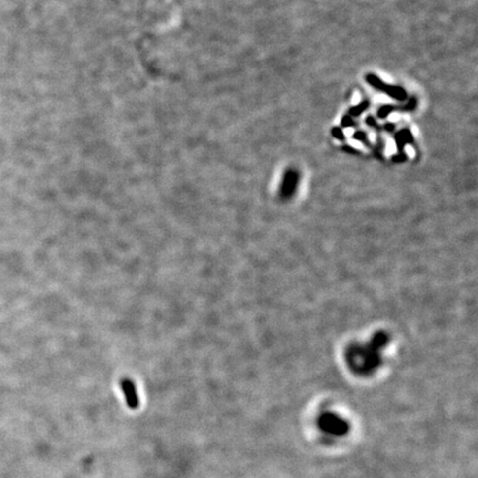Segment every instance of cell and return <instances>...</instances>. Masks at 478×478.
<instances>
[{
    "mask_svg": "<svg viewBox=\"0 0 478 478\" xmlns=\"http://www.w3.org/2000/svg\"><path fill=\"white\" fill-rule=\"evenodd\" d=\"M319 427L330 436H343L349 430V425L344 419L333 414H324L319 419Z\"/></svg>",
    "mask_w": 478,
    "mask_h": 478,
    "instance_id": "6da1fadb",
    "label": "cell"
},
{
    "mask_svg": "<svg viewBox=\"0 0 478 478\" xmlns=\"http://www.w3.org/2000/svg\"><path fill=\"white\" fill-rule=\"evenodd\" d=\"M297 182H298V174H297L296 171H288L285 174V179L282 182V194H285L287 196L294 193Z\"/></svg>",
    "mask_w": 478,
    "mask_h": 478,
    "instance_id": "277c9868",
    "label": "cell"
},
{
    "mask_svg": "<svg viewBox=\"0 0 478 478\" xmlns=\"http://www.w3.org/2000/svg\"><path fill=\"white\" fill-rule=\"evenodd\" d=\"M121 389L123 391V394L125 395V401L126 404L129 405L130 409H137L139 405V400L137 391V386H135L134 382L131 380V378H122L121 380Z\"/></svg>",
    "mask_w": 478,
    "mask_h": 478,
    "instance_id": "3957f363",
    "label": "cell"
},
{
    "mask_svg": "<svg viewBox=\"0 0 478 478\" xmlns=\"http://www.w3.org/2000/svg\"><path fill=\"white\" fill-rule=\"evenodd\" d=\"M367 81L372 85V87L378 90V91H382L383 93L387 94V96H391L392 98L396 99V100L402 101L404 100L405 97H407V92H405L402 88L394 87V85H387L373 74H369L367 76Z\"/></svg>",
    "mask_w": 478,
    "mask_h": 478,
    "instance_id": "7a4b0ae2",
    "label": "cell"
}]
</instances>
